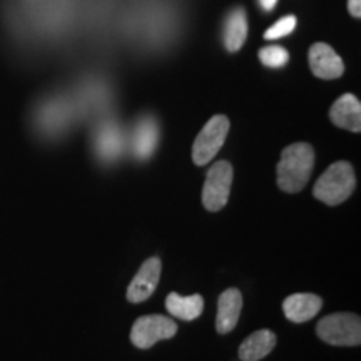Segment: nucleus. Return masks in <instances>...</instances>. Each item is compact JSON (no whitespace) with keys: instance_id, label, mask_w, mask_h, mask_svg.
Wrapping results in <instances>:
<instances>
[{"instance_id":"nucleus-11","label":"nucleus","mask_w":361,"mask_h":361,"mask_svg":"<svg viewBox=\"0 0 361 361\" xmlns=\"http://www.w3.org/2000/svg\"><path fill=\"white\" fill-rule=\"evenodd\" d=\"M333 124L338 128L360 133L361 130V104L353 94H345L331 106L329 111Z\"/></svg>"},{"instance_id":"nucleus-16","label":"nucleus","mask_w":361,"mask_h":361,"mask_svg":"<svg viewBox=\"0 0 361 361\" xmlns=\"http://www.w3.org/2000/svg\"><path fill=\"white\" fill-rule=\"evenodd\" d=\"M97 149L99 154L106 159H114V157L121 152V135L117 133L116 128H106L99 134L97 137Z\"/></svg>"},{"instance_id":"nucleus-17","label":"nucleus","mask_w":361,"mask_h":361,"mask_svg":"<svg viewBox=\"0 0 361 361\" xmlns=\"http://www.w3.org/2000/svg\"><path fill=\"white\" fill-rule=\"evenodd\" d=\"M259 61L271 69H281L290 62V54L281 45H268L259 51Z\"/></svg>"},{"instance_id":"nucleus-14","label":"nucleus","mask_w":361,"mask_h":361,"mask_svg":"<svg viewBox=\"0 0 361 361\" xmlns=\"http://www.w3.org/2000/svg\"><path fill=\"white\" fill-rule=\"evenodd\" d=\"M247 35V19L245 8L238 7L229 12L224 22V45L229 52H238Z\"/></svg>"},{"instance_id":"nucleus-7","label":"nucleus","mask_w":361,"mask_h":361,"mask_svg":"<svg viewBox=\"0 0 361 361\" xmlns=\"http://www.w3.org/2000/svg\"><path fill=\"white\" fill-rule=\"evenodd\" d=\"M310 67L316 78L331 80L341 78L345 72V64L341 57L335 52L331 45L324 42H316L310 49Z\"/></svg>"},{"instance_id":"nucleus-4","label":"nucleus","mask_w":361,"mask_h":361,"mask_svg":"<svg viewBox=\"0 0 361 361\" xmlns=\"http://www.w3.org/2000/svg\"><path fill=\"white\" fill-rule=\"evenodd\" d=\"M229 119L226 116H214L207 121L192 144V161L196 166H206L214 159L228 137Z\"/></svg>"},{"instance_id":"nucleus-1","label":"nucleus","mask_w":361,"mask_h":361,"mask_svg":"<svg viewBox=\"0 0 361 361\" xmlns=\"http://www.w3.org/2000/svg\"><path fill=\"white\" fill-rule=\"evenodd\" d=\"M314 168V149L306 142L284 147L276 174L278 186L284 192H300L311 178Z\"/></svg>"},{"instance_id":"nucleus-6","label":"nucleus","mask_w":361,"mask_h":361,"mask_svg":"<svg viewBox=\"0 0 361 361\" xmlns=\"http://www.w3.org/2000/svg\"><path fill=\"white\" fill-rule=\"evenodd\" d=\"M233 184V166L228 161L216 162L207 171L202 188V204L207 211H221L228 204Z\"/></svg>"},{"instance_id":"nucleus-8","label":"nucleus","mask_w":361,"mask_h":361,"mask_svg":"<svg viewBox=\"0 0 361 361\" xmlns=\"http://www.w3.org/2000/svg\"><path fill=\"white\" fill-rule=\"evenodd\" d=\"M162 263L159 258H149L135 274L128 288V300L130 303H142L152 296L159 283Z\"/></svg>"},{"instance_id":"nucleus-18","label":"nucleus","mask_w":361,"mask_h":361,"mask_svg":"<svg viewBox=\"0 0 361 361\" xmlns=\"http://www.w3.org/2000/svg\"><path fill=\"white\" fill-rule=\"evenodd\" d=\"M296 17L295 16H286V17H281L278 22H274L273 25L269 27L268 30L264 32V39L266 40H276V39H281L284 35L291 34L293 30H295L296 27Z\"/></svg>"},{"instance_id":"nucleus-10","label":"nucleus","mask_w":361,"mask_h":361,"mask_svg":"<svg viewBox=\"0 0 361 361\" xmlns=\"http://www.w3.org/2000/svg\"><path fill=\"white\" fill-rule=\"evenodd\" d=\"M323 300L311 293H296L288 296L283 303L284 316L293 323H306L319 313Z\"/></svg>"},{"instance_id":"nucleus-2","label":"nucleus","mask_w":361,"mask_h":361,"mask_svg":"<svg viewBox=\"0 0 361 361\" xmlns=\"http://www.w3.org/2000/svg\"><path fill=\"white\" fill-rule=\"evenodd\" d=\"M356 178L353 166L346 161H338L331 164L316 180L313 194L328 206H336L345 202L353 194Z\"/></svg>"},{"instance_id":"nucleus-20","label":"nucleus","mask_w":361,"mask_h":361,"mask_svg":"<svg viewBox=\"0 0 361 361\" xmlns=\"http://www.w3.org/2000/svg\"><path fill=\"white\" fill-rule=\"evenodd\" d=\"M258 2L264 12H271L274 7H276L278 0H258Z\"/></svg>"},{"instance_id":"nucleus-13","label":"nucleus","mask_w":361,"mask_h":361,"mask_svg":"<svg viewBox=\"0 0 361 361\" xmlns=\"http://www.w3.org/2000/svg\"><path fill=\"white\" fill-rule=\"evenodd\" d=\"M157 137H159V129L157 123L152 117H142L135 126L134 130V154L139 159H149L154 154L157 146Z\"/></svg>"},{"instance_id":"nucleus-15","label":"nucleus","mask_w":361,"mask_h":361,"mask_svg":"<svg viewBox=\"0 0 361 361\" xmlns=\"http://www.w3.org/2000/svg\"><path fill=\"white\" fill-rule=\"evenodd\" d=\"M166 308L176 318L192 322V319L200 318L202 310H204V300L201 295L180 296L178 293H169L166 298Z\"/></svg>"},{"instance_id":"nucleus-5","label":"nucleus","mask_w":361,"mask_h":361,"mask_svg":"<svg viewBox=\"0 0 361 361\" xmlns=\"http://www.w3.org/2000/svg\"><path fill=\"white\" fill-rule=\"evenodd\" d=\"M178 333V324L168 316L146 314L135 319L130 329V341L139 350H149L157 341L171 340Z\"/></svg>"},{"instance_id":"nucleus-9","label":"nucleus","mask_w":361,"mask_h":361,"mask_svg":"<svg viewBox=\"0 0 361 361\" xmlns=\"http://www.w3.org/2000/svg\"><path fill=\"white\" fill-rule=\"evenodd\" d=\"M243 310V295L236 288L226 290L218 300V316H216V329L219 335H228L238 324Z\"/></svg>"},{"instance_id":"nucleus-3","label":"nucleus","mask_w":361,"mask_h":361,"mask_svg":"<svg viewBox=\"0 0 361 361\" xmlns=\"http://www.w3.org/2000/svg\"><path fill=\"white\" fill-rule=\"evenodd\" d=\"M316 333L328 345L358 346L361 343V319L353 313L328 314L318 323Z\"/></svg>"},{"instance_id":"nucleus-19","label":"nucleus","mask_w":361,"mask_h":361,"mask_svg":"<svg viewBox=\"0 0 361 361\" xmlns=\"http://www.w3.org/2000/svg\"><path fill=\"white\" fill-rule=\"evenodd\" d=\"M348 11L355 19L361 17V0H348Z\"/></svg>"},{"instance_id":"nucleus-12","label":"nucleus","mask_w":361,"mask_h":361,"mask_svg":"<svg viewBox=\"0 0 361 361\" xmlns=\"http://www.w3.org/2000/svg\"><path fill=\"white\" fill-rule=\"evenodd\" d=\"M276 346V335L269 329H259L247 336L239 346L241 361H259L268 356Z\"/></svg>"}]
</instances>
